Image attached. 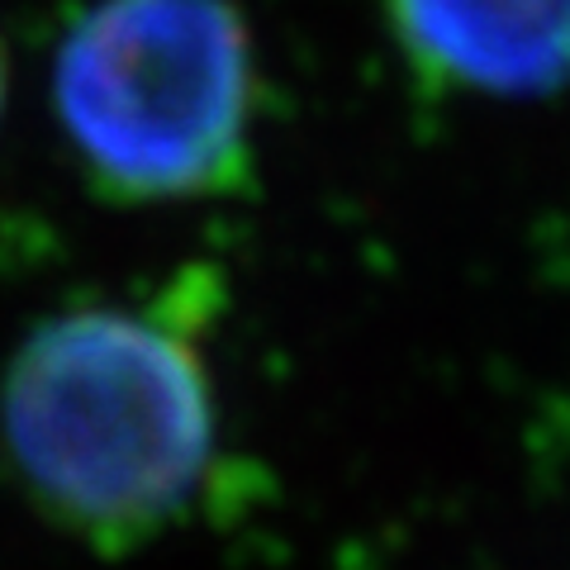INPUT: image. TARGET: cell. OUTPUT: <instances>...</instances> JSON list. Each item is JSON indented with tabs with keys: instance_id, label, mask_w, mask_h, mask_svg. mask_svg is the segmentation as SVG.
<instances>
[{
	"instance_id": "cell-1",
	"label": "cell",
	"mask_w": 570,
	"mask_h": 570,
	"mask_svg": "<svg viewBox=\"0 0 570 570\" xmlns=\"http://www.w3.org/2000/svg\"><path fill=\"white\" fill-rule=\"evenodd\" d=\"M10 466L86 542L134 547L190 509L214 461V400L190 333L96 305L39 324L0 385Z\"/></svg>"
},
{
	"instance_id": "cell-2",
	"label": "cell",
	"mask_w": 570,
	"mask_h": 570,
	"mask_svg": "<svg viewBox=\"0 0 570 570\" xmlns=\"http://www.w3.org/2000/svg\"><path fill=\"white\" fill-rule=\"evenodd\" d=\"M52 105L110 200L228 195L253 167V33L234 0H96L52 52Z\"/></svg>"
},
{
	"instance_id": "cell-3",
	"label": "cell",
	"mask_w": 570,
	"mask_h": 570,
	"mask_svg": "<svg viewBox=\"0 0 570 570\" xmlns=\"http://www.w3.org/2000/svg\"><path fill=\"white\" fill-rule=\"evenodd\" d=\"M423 86L528 100L570 86V0H385Z\"/></svg>"
},
{
	"instance_id": "cell-4",
	"label": "cell",
	"mask_w": 570,
	"mask_h": 570,
	"mask_svg": "<svg viewBox=\"0 0 570 570\" xmlns=\"http://www.w3.org/2000/svg\"><path fill=\"white\" fill-rule=\"evenodd\" d=\"M0 105H6V58H0Z\"/></svg>"
}]
</instances>
